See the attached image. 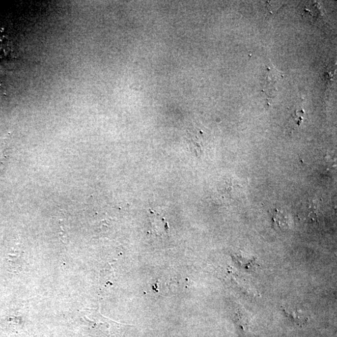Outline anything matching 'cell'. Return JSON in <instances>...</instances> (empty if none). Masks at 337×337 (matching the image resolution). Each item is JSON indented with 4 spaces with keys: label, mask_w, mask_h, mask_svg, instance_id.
Masks as SVG:
<instances>
[{
    "label": "cell",
    "mask_w": 337,
    "mask_h": 337,
    "mask_svg": "<svg viewBox=\"0 0 337 337\" xmlns=\"http://www.w3.org/2000/svg\"><path fill=\"white\" fill-rule=\"evenodd\" d=\"M273 219L274 221L275 224L278 228L286 229L289 228V219L284 212L276 210L274 214H273Z\"/></svg>",
    "instance_id": "1"
},
{
    "label": "cell",
    "mask_w": 337,
    "mask_h": 337,
    "mask_svg": "<svg viewBox=\"0 0 337 337\" xmlns=\"http://www.w3.org/2000/svg\"><path fill=\"white\" fill-rule=\"evenodd\" d=\"M283 310L287 315L293 318V319H304V314L299 309L291 307V306H284Z\"/></svg>",
    "instance_id": "2"
}]
</instances>
